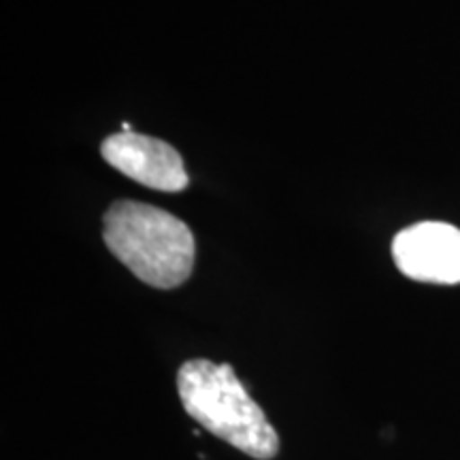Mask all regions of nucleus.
I'll return each mask as SVG.
<instances>
[{"instance_id":"f257e3e1","label":"nucleus","mask_w":460,"mask_h":460,"mask_svg":"<svg viewBox=\"0 0 460 460\" xmlns=\"http://www.w3.org/2000/svg\"><path fill=\"white\" fill-rule=\"evenodd\" d=\"M177 390L188 416L239 452L256 460H271L279 452L278 433L230 365L183 362Z\"/></svg>"},{"instance_id":"f03ea898","label":"nucleus","mask_w":460,"mask_h":460,"mask_svg":"<svg viewBox=\"0 0 460 460\" xmlns=\"http://www.w3.org/2000/svg\"><path fill=\"white\" fill-rule=\"evenodd\" d=\"M102 237L111 254L149 286L171 290L192 275L194 234L169 211L118 200L105 214Z\"/></svg>"},{"instance_id":"7ed1b4c3","label":"nucleus","mask_w":460,"mask_h":460,"mask_svg":"<svg viewBox=\"0 0 460 460\" xmlns=\"http://www.w3.org/2000/svg\"><path fill=\"white\" fill-rule=\"evenodd\" d=\"M396 269L424 284H460V230L446 222H420L393 241Z\"/></svg>"},{"instance_id":"20e7f679","label":"nucleus","mask_w":460,"mask_h":460,"mask_svg":"<svg viewBox=\"0 0 460 460\" xmlns=\"http://www.w3.org/2000/svg\"><path fill=\"white\" fill-rule=\"evenodd\" d=\"M107 164L128 180L160 192H181L188 188V172L175 147L154 137L118 132L101 146Z\"/></svg>"}]
</instances>
